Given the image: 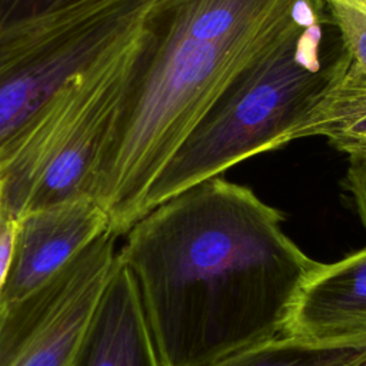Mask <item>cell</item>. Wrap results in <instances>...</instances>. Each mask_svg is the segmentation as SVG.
<instances>
[{
  "label": "cell",
  "instance_id": "7c38bea8",
  "mask_svg": "<svg viewBox=\"0 0 366 366\" xmlns=\"http://www.w3.org/2000/svg\"><path fill=\"white\" fill-rule=\"evenodd\" d=\"M77 0H0V29L64 7Z\"/></svg>",
  "mask_w": 366,
  "mask_h": 366
},
{
  "label": "cell",
  "instance_id": "277c9868",
  "mask_svg": "<svg viewBox=\"0 0 366 366\" xmlns=\"http://www.w3.org/2000/svg\"><path fill=\"white\" fill-rule=\"evenodd\" d=\"M154 0H77L0 29V156L60 90L140 33Z\"/></svg>",
  "mask_w": 366,
  "mask_h": 366
},
{
  "label": "cell",
  "instance_id": "8fae6325",
  "mask_svg": "<svg viewBox=\"0 0 366 366\" xmlns=\"http://www.w3.org/2000/svg\"><path fill=\"white\" fill-rule=\"evenodd\" d=\"M350 66L366 77V0H322Z\"/></svg>",
  "mask_w": 366,
  "mask_h": 366
},
{
  "label": "cell",
  "instance_id": "30bf717a",
  "mask_svg": "<svg viewBox=\"0 0 366 366\" xmlns=\"http://www.w3.org/2000/svg\"><path fill=\"white\" fill-rule=\"evenodd\" d=\"M365 359L366 346L319 345L282 335L214 366H355Z\"/></svg>",
  "mask_w": 366,
  "mask_h": 366
},
{
  "label": "cell",
  "instance_id": "9a60e30c",
  "mask_svg": "<svg viewBox=\"0 0 366 366\" xmlns=\"http://www.w3.org/2000/svg\"><path fill=\"white\" fill-rule=\"evenodd\" d=\"M355 366H366V359L362 360V362H359V363H356Z\"/></svg>",
  "mask_w": 366,
  "mask_h": 366
},
{
  "label": "cell",
  "instance_id": "ba28073f",
  "mask_svg": "<svg viewBox=\"0 0 366 366\" xmlns=\"http://www.w3.org/2000/svg\"><path fill=\"white\" fill-rule=\"evenodd\" d=\"M71 366H162L136 280L119 256Z\"/></svg>",
  "mask_w": 366,
  "mask_h": 366
},
{
  "label": "cell",
  "instance_id": "5bb4252c",
  "mask_svg": "<svg viewBox=\"0 0 366 366\" xmlns=\"http://www.w3.org/2000/svg\"><path fill=\"white\" fill-rule=\"evenodd\" d=\"M17 219L7 210L4 203V180L0 179V293L6 282L14 237Z\"/></svg>",
  "mask_w": 366,
  "mask_h": 366
},
{
  "label": "cell",
  "instance_id": "7a4b0ae2",
  "mask_svg": "<svg viewBox=\"0 0 366 366\" xmlns=\"http://www.w3.org/2000/svg\"><path fill=\"white\" fill-rule=\"evenodd\" d=\"M319 1L259 30L244 0H154L93 187L114 236L143 217L153 183L220 94Z\"/></svg>",
  "mask_w": 366,
  "mask_h": 366
},
{
  "label": "cell",
  "instance_id": "52a82bcc",
  "mask_svg": "<svg viewBox=\"0 0 366 366\" xmlns=\"http://www.w3.org/2000/svg\"><path fill=\"white\" fill-rule=\"evenodd\" d=\"M283 335L319 345L366 346V247L316 266Z\"/></svg>",
  "mask_w": 366,
  "mask_h": 366
},
{
  "label": "cell",
  "instance_id": "6da1fadb",
  "mask_svg": "<svg viewBox=\"0 0 366 366\" xmlns=\"http://www.w3.org/2000/svg\"><path fill=\"white\" fill-rule=\"evenodd\" d=\"M283 213L222 176L156 206L124 234L162 366H214L283 335L319 262L283 232Z\"/></svg>",
  "mask_w": 366,
  "mask_h": 366
},
{
  "label": "cell",
  "instance_id": "8992f818",
  "mask_svg": "<svg viewBox=\"0 0 366 366\" xmlns=\"http://www.w3.org/2000/svg\"><path fill=\"white\" fill-rule=\"evenodd\" d=\"M107 232L109 216L92 196L60 200L19 216L0 300L21 299L40 289Z\"/></svg>",
  "mask_w": 366,
  "mask_h": 366
},
{
  "label": "cell",
  "instance_id": "9c48e42d",
  "mask_svg": "<svg viewBox=\"0 0 366 366\" xmlns=\"http://www.w3.org/2000/svg\"><path fill=\"white\" fill-rule=\"evenodd\" d=\"M305 137H325L349 157L366 159V77L349 60L282 137L280 147Z\"/></svg>",
  "mask_w": 366,
  "mask_h": 366
},
{
  "label": "cell",
  "instance_id": "4fadbf2b",
  "mask_svg": "<svg viewBox=\"0 0 366 366\" xmlns=\"http://www.w3.org/2000/svg\"><path fill=\"white\" fill-rule=\"evenodd\" d=\"M342 186L352 196L360 222L366 229V159L349 157Z\"/></svg>",
  "mask_w": 366,
  "mask_h": 366
},
{
  "label": "cell",
  "instance_id": "5b68a950",
  "mask_svg": "<svg viewBox=\"0 0 366 366\" xmlns=\"http://www.w3.org/2000/svg\"><path fill=\"white\" fill-rule=\"evenodd\" d=\"M117 239L104 233L40 289L0 300V366H71L116 264Z\"/></svg>",
  "mask_w": 366,
  "mask_h": 366
},
{
  "label": "cell",
  "instance_id": "3957f363",
  "mask_svg": "<svg viewBox=\"0 0 366 366\" xmlns=\"http://www.w3.org/2000/svg\"><path fill=\"white\" fill-rule=\"evenodd\" d=\"M323 1L247 66L182 143L153 183L143 216L173 196L239 163L276 150L349 60L322 61Z\"/></svg>",
  "mask_w": 366,
  "mask_h": 366
}]
</instances>
